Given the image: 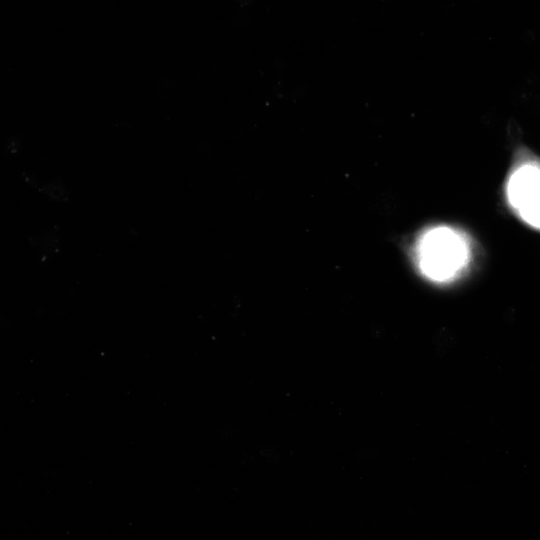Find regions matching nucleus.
Wrapping results in <instances>:
<instances>
[{"instance_id": "nucleus-1", "label": "nucleus", "mask_w": 540, "mask_h": 540, "mask_svg": "<svg viewBox=\"0 0 540 540\" xmlns=\"http://www.w3.org/2000/svg\"><path fill=\"white\" fill-rule=\"evenodd\" d=\"M415 259L421 273L436 283H447L459 277L471 259L467 236L452 227H432L421 234L415 244Z\"/></svg>"}, {"instance_id": "nucleus-2", "label": "nucleus", "mask_w": 540, "mask_h": 540, "mask_svg": "<svg viewBox=\"0 0 540 540\" xmlns=\"http://www.w3.org/2000/svg\"><path fill=\"white\" fill-rule=\"evenodd\" d=\"M505 194L513 212L530 227L540 230V159L523 155L506 180Z\"/></svg>"}]
</instances>
